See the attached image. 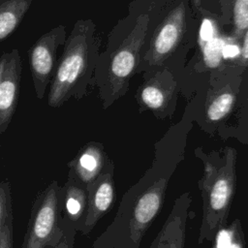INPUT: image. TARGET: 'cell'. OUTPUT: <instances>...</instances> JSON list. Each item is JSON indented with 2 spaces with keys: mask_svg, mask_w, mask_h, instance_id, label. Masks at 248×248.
<instances>
[{
  "mask_svg": "<svg viewBox=\"0 0 248 248\" xmlns=\"http://www.w3.org/2000/svg\"><path fill=\"white\" fill-rule=\"evenodd\" d=\"M183 159L182 141H162L150 168L123 195L116 215L95 248H140L160 213L169 181Z\"/></svg>",
  "mask_w": 248,
  "mask_h": 248,
  "instance_id": "1",
  "label": "cell"
},
{
  "mask_svg": "<svg viewBox=\"0 0 248 248\" xmlns=\"http://www.w3.org/2000/svg\"><path fill=\"white\" fill-rule=\"evenodd\" d=\"M95 30L93 20L78 19L67 35L47 92L46 103L50 108H59L72 98L81 99L85 95L99 56Z\"/></svg>",
  "mask_w": 248,
  "mask_h": 248,
  "instance_id": "2",
  "label": "cell"
},
{
  "mask_svg": "<svg viewBox=\"0 0 248 248\" xmlns=\"http://www.w3.org/2000/svg\"><path fill=\"white\" fill-rule=\"evenodd\" d=\"M150 23L147 13L139 14L126 37L116 25L108 36L106 49L99 53L93 81L99 88L105 108L124 93L127 81L136 68Z\"/></svg>",
  "mask_w": 248,
  "mask_h": 248,
  "instance_id": "3",
  "label": "cell"
},
{
  "mask_svg": "<svg viewBox=\"0 0 248 248\" xmlns=\"http://www.w3.org/2000/svg\"><path fill=\"white\" fill-rule=\"evenodd\" d=\"M203 163V175L198 182L202 200V218L198 243L212 242L217 232L228 225L235 192L236 151L228 147L223 153L205 154L196 150Z\"/></svg>",
  "mask_w": 248,
  "mask_h": 248,
  "instance_id": "4",
  "label": "cell"
},
{
  "mask_svg": "<svg viewBox=\"0 0 248 248\" xmlns=\"http://www.w3.org/2000/svg\"><path fill=\"white\" fill-rule=\"evenodd\" d=\"M61 186L52 181L38 194L21 248H54L64 237L61 227Z\"/></svg>",
  "mask_w": 248,
  "mask_h": 248,
  "instance_id": "5",
  "label": "cell"
},
{
  "mask_svg": "<svg viewBox=\"0 0 248 248\" xmlns=\"http://www.w3.org/2000/svg\"><path fill=\"white\" fill-rule=\"evenodd\" d=\"M66 38V26L58 25L43 34L28 49L31 78L39 100L45 97L50 84L58 63V47L64 45Z\"/></svg>",
  "mask_w": 248,
  "mask_h": 248,
  "instance_id": "6",
  "label": "cell"
},
{
  "mask_svg": "<svg viewBox=\"0 0 248 248\" xmlns=\"http://www.w3.org/2000/svg\"><path fill=\"white\" fill-rule=\"evenodd\" d=\"M61 227L64 238L74 245L75 235L81 232L86 216L87 190L86 186L68 173L67 181L61 186L60 197Z\"/></svg>",
  "mask_w": 248,
  "mask_h": 248,
  "instance_id": "7",
  "label": "cell"
},
{
  "mask_svg": "<svg viewBox=\"0 0 248 248\" xmlns=\"http://www.w3.org/2000/svg\"><path fill=\"white\" fill-rule=\"evenodd\" d=\"M113 172V163L108 159L99 176L86 186L87 208L83 228L80 232L82 234H88L98 221L112 207L115 201Z\"/></svg>",
  "mask_w": 248,
  "mask_h": 248,
  "instance_id": "8",
  "label": "cell"
},
{
  "mask_svg": "<svg viewBox=\"0 0 248 248\" xmlns=\"http://www.w3.org/2000/svg\"><path fill=\"white\" fill-rule=\"evenodd\" d=\"M186 27V8L176 5L155 30L147 58L152 66L162 63L177 46Z\"/></svg>",
  "mask_w": 248,
  "mask_h": 248,
  "instance_id": "9",
  "label": "cell"
},
{
  "mask_svg": "<svg viewBox=\"0 0 248 248\" xmlns=\"http://www.w3.org/2000/svg\"><path fill=\"white\" fill-rule=\"evenodd\" d=\"M22 64L16 48L8 52V60L0 81V135L9 127L16 109Z\"/></svg>",
  "mask_w": 248,
  "mask_h": 248,
  "instance_id": "10",
  "label": "cell"
},
{
  "mask_svg": "<svg viewBox=\"0 0 248 248\" xmlns=\"http://www.w3.org/2000/svg\"><path fill=\"white\" fill-rule=\"evenodd\" d=\"M192 197L185 192L177 197L162 229L149 248H185L186 223Z\"/></svg>",
  "mask_w": 248,
  "mask_h": 248,
  "instance_id": "11",
  "label": "cell"
},
{
  "mask_svg": "<svg viewBox=\"0 0 248 248\" xmlns=\"http://www.w3.org/2000/svg\"><path fill=\"white\" fill-rule=\"evenodd\" d=\"M108 160V158L101 143L88 142L68 163L69 173L81 184L87 186L103 171Z\"/></svg>",
  "mask_w": 248,
  "mask_h": 248,
  "instance_id": "12",
  "label": "cell"
},
{
  "mask_svg": "<svg viewBox=\"0 0 248 248\" xmlns=\"http://www.w3.org/2000/svg\"><path fill=\"white\" fill-rule=\"evenodd\" d=\"M33 0H0V42L18 27Z\"/></svg>",
  "mask_w": 248,
  "mask_h": 248,
  "instance_id": "13",
  "label": "cell"
},
{
  "mask_svg": "<svg viewBox=\"0 0 248 248\" xmlns=\"http://www.w3.org/2000/svg\"><path fill=\"white\" fill-rule=\"evenodd\" d=\"M211 248H245L244 231L238 218L217 232Z\"/></svg>",
  "mask_w": 248,
  "mask_h": 248,
  "instance_id": "14",
  "label": "cell"
},
{
  "mask_svg": "<svg viewBox=\"0 0 248 248\" xmlns=\"http://www.w3.org/2000/svg\"><path fill=\"white\" fill-rule=\"evenodd\" d=\"M199 43L202 48L205 65L210 68L219 66L221 60L223 59L222 47L225 44V41L223 40L219 32L203 41H200Z\"/></svg>",
  "mask_w": 248,
  "mask_h": 248,
  "instance_id": "15",
  "label": "cell"
},
{
  "mask_svg": "<svg viewBox=\"0 0 248 248\" xmlns=\"http://www.w3.org/2000/svg\"><path fill=\"white\" fill-rule=\"evenodd\" d=\"M234 102V95L230 91H224L216 95L208 104L206 117L210 121L223 119L232 109Z\"/></svg>",
  "mask_w": 248,
  "mask_h": 248,
  "instance_id": "16",
  "label": "cell"
},
{
  "mask_svg": "<svg viewBox=\"0 0 248 248\" xmlns=\"http://www.w3.org/2000/svg\"><path fill=\"white\" fill-rule=\"evenodd\" d=\"M140 97L143 105L153 110H159L167 104V93L155 83L144 85L140 89Z\"/></svg>",
  "mask_w": 248,
  "mask_h": 248,
  "instance_id": "17",
  "label": "cell"
},
{
  "mask_svg": "<svg viewBox=\"0 0 248 248\" xmlns=\"http://www.w3.org/2000/svg\"><path fill=\"white\" fill-rule=\"evenodd\" d=\"M10 219H13L10 184L8 181L0 180V235Z\"/></svg>",
  "mask_w": 248,
  "mask_h": 248,
  "instance_id": "18",
  "label": "cell"
},
{
  "mask_svg": "<svg viewBox=\"0 0 248 248\" xmlns=\"http://www.w3.org/2000/svg\"><path fill=\"white\" fill-rule=\"evenodd\" d=\"M234 30L240 34L248 29V0H234L232 6Z\"/></svg>",
  "mask_w": 248,
  "mask_h": 248,
  "instance_id": "19",
  "label": "cell"
},
{
  "mask_svg": "<svg viewBox=\"0 0 248 248\" xmlns=\"http://www.w3.org/2000/svg\"><path fill=\"white\" fill-rule=\"evenodd\" d=\"M0 248H13V219H10L2 230Z\"/></svg>",
  "mask_w": 248,
  "mask_h": 248,
  "instance_id": "20",
  "label": "cell"
},
{
  "mask_svg": "<svg viewBox=\"0 0 248 248\" xmlns=\"http://www.w3.org/2000/svg\"><path fill=\"white\" fill-rule=\"evenodd\" d=\"M240 55V48L234 43H226L222 47V57L223 59H232Z\"/></svg>",
  "mask_w": 248,
  "mask_h": 248,
  "instance_id": "21",
  "label": "cell"
},
{
  "mask_svg": "<svg viewBox=\"0 0 248 248\" xmlns=\"http://www.w3.org/2000/svg\"><path fill=\"white\" fill-rule=\"evenodd\" d=\"M240 56L243 62H248V29L245 31L242 47L240 49Z\"/></svg>",
  "mask_w": 248,
  "mask_h": 248,
  "instance_id": "22",
  "label": "cell"
},
{
  "mask_svg": "<svg viewBox=\"0 0 248 248\" xmlns=\"http://www.w3.org/2000/svg\"><path fill=\"white\" fill-rule=\"evenodd\" d=\"M7 60H8V51L3 52L0 56V81H1L2 77H3V73H4V70H5V67H6Z\"/></svg>",
  "mask_w": 248,
  "mask_h": 248,
  "instance_id": "23",
  "label": "cell"
},
{
  "mask_svg": "<svg viewBox=\"0 0 248 248\" xmlns=\"http://www.w3.org/2000/svg\"><path fill=\"white\" fill-rule=\"evenodd\" d=\"M54 248H73V244H70L64 237L63 239L60 241V243L54 247Z\"/></svg>",
  "mask_w": 248,
  "mask_h": 248,
  "instance_id": "24",
  "label": "cell"
}]
</instances>
